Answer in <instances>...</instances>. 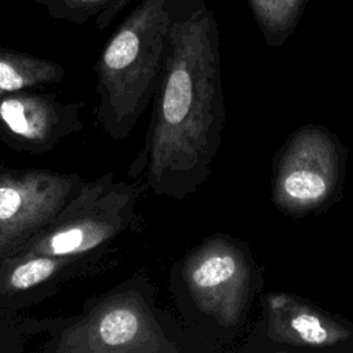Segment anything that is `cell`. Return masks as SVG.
Masks as SVG:
<instances>
[{
    "mask_svg": "<svg viewBox=\"0 0 353 353\" xmlns=\"http://www.w3.org/2000/svg\"><path fill=\"white\" fill-rule=\"evenodd\" d=\"M81 106L32 91L0 97V138L14 149L44 153L83 127Z\"/></svg>",
    "mask_w": 353,
    "mask_h": 353,
    "instance_id": "obj_8",
    "label": "cell"
},
{
    "mask_svg": "<svg viewBox=\"0 0 353 353\" xmlns=\"http://www.w3.org/2000/svg\"><path fill=\"white\" fill-rule=\"evenodd\" d=\"M63 76L65 69L57 62L0 47V97L58 83Z\"/></svg>",
    "mask_w": 353,
    "mask_h": 353,
    "instance_id": "obj_10",
    "label": "cell"
},
{
    "mask_svg": "<svg viewBox=\"0 0 353 353\" xmlns=\"http://www.w3.org/2000/svg\"><path fill=\"white\" fill-rule=\"evenodd\" d=\"M347 150L319 124L295 130L273 160L272 200L285 215L320 212L341 196Z\"/></svg>",
    "mask_w": 353,
    "mask_h": 353,
    "instance_id": "obj_4",
    "label": "cell"
},
{
    "mask_svg": "<svg viewBox=\"0 0 353 353\" xmlns=\"http://www.w3.org/2000/svg\"><path fill=\"white\" fill-rule=\"evenodd\" d=\"M258 277L248 247L223 234L204 240L183 265V280L193 302L225 327L239 324L258 288Z\"/></svg>",
    "mask_w": 353,
    "mask_h": 353,
    "instance_id": "obj_6",
    "label": "cell"
},
{
    "mask_svg": "<svg viewBox=\"0 0 353 353\" xmlns=\"http://www.w3.org/2000/svg\"><path fill=\"white\" fill-rule=\"evenodd\" d=\"M138 189L108 172L79 188L55 219L15 255L3 259L4 287H36L124 232L134 218Z\"/></svg>",
    "mask_w": 353,
    "mask_h": 353,
    "instance_id": "obj_3",
    "label": "cell"
},
{
    "mask_svg": "<svg viewBox=\"0 0 353 353\" xmlns=\"http://www.w3.org/2000/svg\"><path fill=\"white\" fill-rule=\"evenodd\" d=\"M57 353H175L146 301L132 290L114 291L65 328Z\"/></svg>",
    "mask_w": 353,
    "mask_h": 353,
    "instance_id": "obj_5",
    "label": "cell"
},
{
    "mask_svg": "<svg viewBox=\"0 0 353 353\" xmlns=\"http://www.w3.org/2000/svg\"><path fill=\"white\" fill-rule=\"evenodd\" d=\"M182 0H142L117 26L97 62V121L123 139L154 98L165 62L170 29Z\"/></svg>",
    "mask_w": 353,
    "mask_h": 353,
    "instance_id": "obj_2",
    "label": "cell"
},
{
    "mask_svg": "<svg viewBox=\"0 0 353 353\" xmlns=\"http://www.w3.org/2000/svg\"><path fill=\"white\" fill-rule=\"evenodd\" d=\"M268 335L298 347L327 349L349 343L353 325L301 296L287 292H270L265 296Z\"/></svg>",
    "mask_w": 353,
    "mask_h": 353,
    "instance_id": "obj_9",
    "label": "cell"
},
{
    "mask_svg": "<svg viewBox=\"0 0 353 353\" xmlns=\"http://www.w3.org/2000/svg\"><path fill=\"white\" fill-rule=\"evenodd\" d=\"M218 29L204 3H181L142 152L132 164L157 196L182 200L211 174L225 124Z\"/></svg>",
    "mask_w": 353,
    "mask_h": 353,
    "instance_id": "obj_1",
    "label": "cell"
},
{
    "mask_svg": "<svg viewBox=\"0 0 353 353\" xmlns=\"http://www.w3.org/2000/svg\"><path fill=\"white\" fill-rule=\"evenodd\" d=\"M270 46H280L294 29L303 0H250Z\"/></svg>",
    "mask_w": 353,
    "mask_h": 353,
    "instance_id": "obj_12",
    "label": "cell"
},
{
    "mask_svg": "<svg viewBox=\"0 0 353 353\" xmlns=\"http://www.w3.org/2000/svg\"><path fill=\"white\" fill-rule=\"evenodd\" d=\"M58 19L76 25L94 22L95 28L105 29L132 0H33Z\"/></svg>",
    "mask_w": 353,
    "mask_h": 353,
    "instance_id": "obj_11",
    "label": "cell"
},
{
    "mask_svg": "<svg viewBox=\"0 0 353 353\" xmlns=\"http://www.w3.org/2000/svg\"><path fill=\"white\" fill-rule=\"evenodd\" d=\"M84 179L48 170L0 172V259L15 255L51 223Z\"/></svg>",
    "mask_w": 353,
    "mask_h": 353,
    "instance_id": "obj_7",
    "label": "cell"
}]
</instances>
